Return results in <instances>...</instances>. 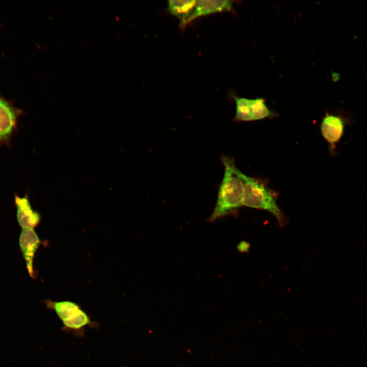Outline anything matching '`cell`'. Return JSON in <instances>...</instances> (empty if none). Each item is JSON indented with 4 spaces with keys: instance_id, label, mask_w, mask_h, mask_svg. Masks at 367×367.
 Listing matches in <instances>:
<instances>
[{
    "instance_id": "obj_1",
    "label": "cell",
    "mask_w": 367,
    "mask_h": 367,
    "mask_svg": "<svg viewBox=\"0 0 367 367\" xmlns=\"http://www.w3.org/2000/svg\"><path fill=\"white\" fill-rule=\"evenodd\" d=\"M224 167L222 181L220 185L217 200L208 221L216 220L237 212L244 205V184L239 169L234 159L226 155L221 157Z\"/></svg>"
},
{
    "instance_id": "obj_2",
    "label": "cell",
    "mask_w": 367,
    "mask_h": 367,
    "mask_svg": "<svg viewBox=\"0 0 367 367\" xmlns=\"http://www.w3.org/2000/svg\"><path fill=\"white\" fill-rule=\"evenodd\" d=\"M244 184V205L271 213L281 226L285 217L279 207L273 192L260 180L239 171Z\"/></svg>"
},
{
    "instance_id": "obj_3",
    "label": "cell",
    "mask_w": 367,
    "mask_h": 367,
    "mask_svg": "<svg viewBox=\"0 0 367 367\" xmlns=\"http://www.w3.org/2000/svg\"><path fill=\"white\" fill-rule=\"evenodd\" d=\"M235 103V115L233 121L248 122L272 118L276 114L270 110L265 100L261 97L250 99L230 93Z\"/></svg>"
},
{
    "instance_id": "obj_4",
    "label": "cell",
    "mask_w": 367,
    "mask_h": 367,
    "mask_svg": "<svg viewBox=\"0 0 367 367\" xmlns=\"http://www.w3.org/2000/svg\"><path fill=\"white\" fill-rule=\"evenodd\" d=\"M53 308L65 326L72 329H78L89 321L86 313L75 303L65 301L54 303Z\"/></svg>"
},
{
    "instance_id": "obj_5",
    "label": "cell",
    "mask_w": 367,
    "mask_h": 367,
    "mask_svg": "<svg viewBox=\"0 0 367 367\" xmlns=\"http://www.w3.org/2000/svg\"><path fill=\"white\" fill-rule=\"evenodd\" d=\"M347 121L342 116L326 113L321 121L320 131L323 138L328 143L331 151L334 152L342 138Z\"/></svg>"
},
{
    "instance_id": "obj_6",
    "label": "cell",
    "mask_w": 367,
    "mask_h": 367,
    "mask_svg": "<svg viewBox=\"0 0 367 367\" xmlns=\"http://www.w3.org/2000/svg\"><path fill=\"white\" fill-rule=\"evenodd\" d=\"M40 243L41 241L34 229H22L19 238V244L27 271L29 275L32 278L35 275L34 258Z\"/></svg>"
},
{
    "instance_id": "obj_7",
    "label": "cell",
    "mask_w": 367,
    "mask_h": 367,
    "mask_svg": "<svg viewBox=\"0 0 367 367\" xmlns=\"http://www.w3.org/2000/svg\"><path fill=\"white\" fill-rule=\"evenodd\" d=\"M17 208V219L20 226L24 229L34 228L40 221V216L34 211L27 196L23 197L17 195L15 197Z\"/></svg>"
},
{
    "instance_id": "obj_8",
    "label": "cell",
    "mask_w": 367,
    "mask_h": 367,
    "mask_svg": "<svg viewBox=\"0 0 367 367\" xmlns=\"http://www.w3.org/2000/svg\"><path fill=\"white\" fill-rule=\"evenodd\" d=\"M234 1H197L194 11L189 17L187 24L194 19L207 15L229 11L232 10Z\"/></svg>"
},
{
    "instance_id": "obj_9",
    "label": "cell",
    "mask_w": 367,
    "mask_h": 367,
    "mask_svg": "<svg viewBox=\"0 0 367 367\" xmlns=\"http://www.w3.org/2000/svg\"><path fill=\"white\" fill-rule=\"evenodd\" d=\"M197 1H169L167 10L180 21V27L185 28L192 14Z\"/></svg>"
},
{
    "instance_id": "obj_10",
    "label": "cell",
    "mask_w": 367,
    "mask_h": 367,
    "mask_svg": "<svg viewBox=\"0 0 367 367\" xmlns=\"http://www.w3.org/2000/svg\"><path fill=\"white\" fill-rule=\"evenodd\" d=\"M16 115L12 107L0 97V139H7L14 126Z\"/></svg>"
}]
</instances>
